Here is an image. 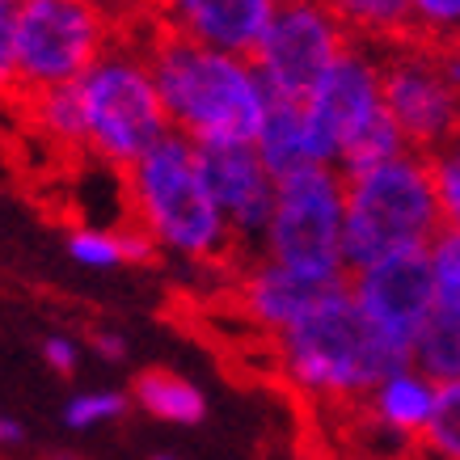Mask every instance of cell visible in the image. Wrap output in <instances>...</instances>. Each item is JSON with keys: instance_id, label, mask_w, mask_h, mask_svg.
Wrapping results in <instances>:
<instances>
[{"instance_id": "1", "label": "cell", "mask_w": 460, "mask_h": 460, "mask_svg": "<svg viewBox=\"0 0 460 460\" xmlns=\"http://www.w3.org/2000/svg\"><path fill=\"white\" fill-rule=\"evenodd\" d=\"M144 56L153 64L173 131L190 136L195 144L258 140V127L266 119V84L253 59L203 47L173 30L156 34Z\"/></svg>"}, {"instance_id": "2", "label": "cell", "mask_w": 460, "mask_h": 460, "mask_svg": "<svg viewBox=\"0 0 460 460\" xmlns=\"http://www.w3.org/2000/svg\"><path fill=\"white\" fill-rule=\"evenodd\" d=\"M275 342L288 380L300 393L330 405H363L380 380L410 363L363 317V308L350 296V283H334Z\"/></svg>"}, {"instance_id": "3", "label": "cell", "mask_w": 460, "mask_h": 460, "mask_svg": "<svg viewBox=\"0 0 460 460\" xmlns=\"http://www.w3.org/2000/svg\"><path fill=\"white\" fill-rule=\"evenodd\" d=\"M127 208L156 241V250L186 262H211L233 253L237 245L211 195L199 144L181 131H169L156 148H148L127 169Z\"/></svg>"}, {"instance_id": "4", "label": "cell", "mask_w": 460, "mask_h": 460, "mask_svg": "<svg viewBox=\"0 0 460 460\" xmlns=\"http://www.w3.org/2000/svg\"><path fill=\"white\" fill-rule=\"evenodd\" d=\"M444 233L431 161L402 153L389 165L347 178V266L376 262L402 250H427Z\"/></svg>"}, {"instance_id": "5", "label": "cell", "mask_w": 460, "mask_h": 460, "mask_svg": "<svg viewBox=\"0 0 460 460\" xmlns=\"http://www.w3.org/2000/svg\"><path fill=\"white\" fill-rule=\"evenodd\" d=\"M76 93L84 111V153H93L111 169L127 173L148 148H156L173 131L153 64L136 47L114 42L76 81Z\"/></svg>"}, {"instance_id": "6", "label": "cell", "mask_w": 460, "mask_h": 460, "mask_svg": "<svg viewBox=\"0 0 460 460\" xmlns=\"http://www.w3.org/2000/svg\"><path fill=\"white\" fill-rule=\"evenodd\" d=\"M266 258L317 283H342L347 266V178L334 165H308L279 178Z\"/></svg>"}, {"instance_id": "7", "label": "cell", "mask_w": 460, "mask_h": 460, "mask_svg": "<svg viewBox=\"0 0 460 460\" xmlns=\"http://www.w3.org/2000/svg\"><path fill=\"white\" fill-rule=\"evenodd\" d=\"M111 47V22L98 0H22L17 81L26 93L81 81Z\"/></svg>"}, {"instance_id": "8", "label": "cell", "mask_w": 460, "mask_h": 460, "mask_svg": "<svg viewBox=\"0 0 460 460\" xmlns=\"http://www.w3.org/2000/svg\"><path fill=\"white\" fill-rule=\"evenodd\" d=\"M385 114V47L355 39L305 98V123L317 165L338 169L342 153Z\"/></svg>"}, {"instance_id": "9", "label": "cell", "mask_w": 460, "mask_h": 460, "mask_svg": "<svg viewBox=\"0 0 460 460\" xmlns=\"http://www.w3.org/2000/svg\"><path fill=\"white\" fill-rule=\"evenodd\" d=\"M350 42V30L325 0H279L270 30L253 51V68L270 98L305 102Z\"/></svg>"}, {"instance_id": "10", "label": "cell", "mask_w": 460, "mask_h": 460, "mask_svg": "<svg viewBox=\"0 0 460 460\" xmlns=\"http://www.w3.org/2000/svg\"><path fill=\"white\" fill-rule=\"evenodd\" d=\"M385 111L422 156L460 140V93L439 68L435 42L405 39L385 47Z\"/></svg>"}, {"instance_id": "11", "label": "cell", "mask_w": 460, "mask_h": 460, "mask_svg": "<svg viewBox=\"0 0 460 460\" xmlns=\"http://www.w3.org/2000/svg\"><path fill=\"white\" fill-rule=\"evenodd\" d=\"M350 296L363 308V317L376 325V334L410 359L414 342L435 317V270L431 245L427 250H402L389 258L359 266L347 275Z\"/></svg>"}, {"instance_id": "12", "label": "cell", "mask_w": 460, "mask_h": 460, "mask_svg": "<svg viewBox=\"0 0 460 460\" xmlns=\"http://www.w3.org/2000/svg\"><path fill=\"white\" fill-rule=\"evenodd\" d=\"M203 156V173L211 181V195L220 203L224 220L233 228L237 250L262 253L266 228L275 216V199H279V178L266 169L262 153L253 140H220V144H199Z\"/></svg>"}, {"instance_id": "13", "label": "cell", "mask_w": 460, "mask_h": 460, "mask_svg": "<svg viewBox=\"0 0 460 460\" xmlns=\"http://www.w3.org/2000/svg\"><path fill=\"white\" fill-rule=\"evenodd\" d=\"M275 9L279 0H161V13L173 34L245 59H253Z\"/></svg>"}, {"instance_id": "14", "label": "cell", "mask_w": 460, "mask_h": 460, "mask_svg": "<svg viewBox=\"0 0 460 460\" xmlns=\"http://www.w3.org/2000/svg\"><path fill=\"white\" fill-rule=\"evenodd\" d=\"M435 402H439V385L427 372H419L414 363H405L367 393V402L359 405L363 427L376 431L393 452L410 456V452H419L422 431L431 427Z\"/></svg>"}, {"instance_id": "15", "label": "cell", "mask_w": 460, "mask_h": 460, "mask_svg": "<svg viewBox=\"0 0 460 460\" xmlns=\"http://www.w3.org/2000/svg\"><path fill=\"white\" fill-rule=\"evenodd\" d=\"M330 288H334V283L305 279V275L279 266L275 258L258 253V258L245 266V279H241V308L250 313L253 325H262L266 334L279 338V334H288Z\"/></svg>"}, {"instance_id": "16", "label": "cell", "mask_w": 460, "mask_h": 460, "mask_svg": "<svg viewBox=\"0 0 460 460\" xmlns=\"http://www.w3.org/2000/svg\"><path fill=\"white\" fill-rule=\"evenodd\" d=\"M258 153H262L266 169L275 178H288L296 169L317 165L313 156V140H308V123H305V102L292 98H270L266 93V119L258 127Z\"/></svg>"}, {"instance_id": "17", "label": "cell", "mask_w": 460, "mask_h": 460, "mask_svg": "<svg viewBox=\"0 0 460 460\" xmlns=\"http://www.w3.org/2000/svg\"><path fill=\"white\" fill-rule=\"evenodd\" d=\"M131 397L144 414H153L161 422H173V427H195L208 414V397L195 380L178 376V372H165V367H148L136 376L131 385Z\"/></svg>"}, {"instance_id": "18", "label": "cell", "mask_w": 460, "mask_h": 460, "mask_svg": "<svg viewBox=\"0 0 460 460\" xmlns=\"http://www.w3.org/2000/svg\"><path fill=\"white\" fill-rule=\"evenodd\" d=\"M30 114H34L42 136L56 140L59 148H84V111H81L76 81L30 93Z\"/></svg>"}, {"instance_id": "19", "label": "cell", "mask_w": 460, "mask_h": 460, "mask_svg": "<svg viewBox=\"0 0 460 460\" xmlns=\"http://www.w3.org/2000/svg\"><path fill=\"white\" fill-rule=\"evenodd\" d=\"M410 363L427 372L435 385H452L460 380V330L456 325H447V321H435L422 330V338L414 342V355Z\"/></svg>"}, {"instance_id": "20", "label": "cell", "mask_w": 460, "mask_h": 460, "mask_svg": "<svg viewBox=\"0 0 460 460\" xmlns=\"http://www.w3.org/2000/svg\"><path fill=\"white\" fill-rule=\"evenodd\" d=\"M435 270V321H447L460 330V233H439L431 241Z\"/></svg>"}, {"instance_id": "21", "label": "cell", "mask_w": 460, "mask_h": 460, "mask_svg": "<svg viewBox=\"0 0 460 460\" xmlns=\"http://www.w3.org/2000/svg\"><path fill=\"white\" fill-rule=\"evenodd\" d=\"M68 258L84 270H114V266H131L127 258L123 228H102V224H84L68 233Z\"/></svg>"}, {"instance_id": "22", "label": "cell", "mask_w": 460, "mask_h": 460, "mask_svg": "<svg viewBox=\"0 0 460 460\" xmlns=\"http://www.w3.org/2000/svg\"><path fill=\"white\" fill-rule=\"evenodd\" d=\"M419 452L427 460H460V380L439 385L431 427L422 431Z\"/></svg>"}, {"instance_id": "23", "label": "cell", "mask_w": 460, "mask_h": 460, "mask_svg": "<svg viewBox=\"0 0 460 460\" xmlns=\"http://www.w3.org/2000/svg\"><path fill=\"white\" fill-rule=\"evenodd\" d=\"M136 405L131 393H119V389H93V393H76L68 397L64 405V422L72 431H89V427H106V422H119Z\"/></svg>"}, {"instance_id": "24", "label": "cell", "mask_w": 460, "mask_h": 460, "mask_svg": "<svg viewBox=\"0 0 460 460\" xmlns=\"http://www.w3.org/2000/svg\"><path fill=\"white\" fill-rule=\"evenodd\" d=\"M435 178V199H439V216H444L447 233H460V140L444 144L439 153L427 156Z\"/></svg>"}, {"instance_id": "25", "label": "cell", "mask_w": 460, "mask_h": 460, "mask_svg": "<svg viewBox=\"0 0 460 460\" xmlns=\"http://www.w3.org/2000/svg\"><path fill=\"white\" fill-rule=\"evenodd\" d=\"M414 17V34L427 42L460 39V0H405Z\"/></svg>"}, {"instance_id": "26", "label": "cell", "mask_w": 460, "mask_h": 460, "mask_svg": "<svg viewBox=\"0 0 460 460\" xmlns=\"http://www.w3.org/2000/svg\"><path fill=\"white\" fill-rule=\"evenodd\" d=\"M17 17H22V0H0V98L22 89L17 81Z\"/></svg>"}, {"instance_id": "27", "label": "cell", "mask_w": 460, "mask_h": 460, "mask_svg": "<svg viewBox=\"0 0 460 460\" xmlns=\"http://www.w3.org/2000/svg\"><path fill=\"white\" fill-rule=\"evenodd\" d=\"M42 363H47L51 372H59V376H72L76 363H81V347H76L68 334H47L42 338Z\"/></svg>"}, {"instance_id": "28", "label": "cell", "mask_w": 460, "mask_h": 460, "mask_svg": "<svg viewBox=\"0 0 460 460\" xmlns=\"http://www.w3.org/2000/svg\"><path fill=\"white\" fill-rule=\"evenodd\" d=\"M89 347H93V355H102L106 363H123L127 359V338L114 334V330H93Z\"/></svg>"}, {"instance_id": "29", "label": "cell", "mask_w": 460, "mask_h": 460, "mask_svg": "<svg viewBox=\"0 0 460 460\" xmlns=\"http://www.w3.org/2000/svg\"><path fill=\"white\" fill-rule=\"evenodd\" d=\"M435 56H439V68H444L447 84L460 93V39H447V42H435Z\"/></svg>"}, {"instance_id": "30", "label": "cell", "mask_w": 460, "mask_h": 460, "mask_svg": "<svg viewBox=\"0 0 460 460\" xmlns=\"http://www.w3.org/2000/svg\"><path fill=\"white\" fill-rule=\"evenodd\" d=\"M26 439V431H22V422L9 419V414H0V447H17Z\"/></svg>"}, {"instance_id": "31", "label": "cell", "mask_w": 460, "mask_h": 460, "mask_svg": "<svg viewBox=\"0 0 460 460\" xmlns=\"http://www.w3.org/2000/svg\"><path fill=\"white\" fill-rule=\"evenodd\" d=\"M148 460H178V456H165V452H156V456H148Z\"/></svg>"}]
</instances>
